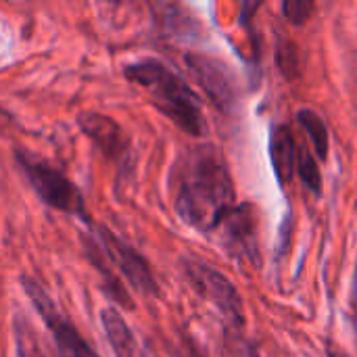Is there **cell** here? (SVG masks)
I'll return each instance as SVG.
<instances>
[{"instance_id": "1", "label": "cell", "mask_w": 357, "mask_h": 357, "mask_svg": "<svg viewBox=\"0 0 357 357\" xmlns=\"http://www.w3.org/2000/svg\"><path fill=\"white\" fill-rule=\"evenodd\" d=\"M172 184L178 218L199 232L218 230L236 209L230 169L213 146L190 149L174 167Z\"/></svg>"}, {"instance_id": "2", "label": "cell", "mask_w": 357, "mask_h": 357, "mask_svg": "<svg viewBox=\"0 0 357 357\" xmlns=\"http://www.w3.org/2000/svg\"><path fill=\"white\" fill-rule=\"evenodd\" d=\"M123 75L146 92L151 102L190 136H205L203 107L192 88L157 59H142L123 67Z\"/></svg>"}, {"instance_id": "3", "label": "cell", "mask_w": 357, "mask_h": 357, "mask_svg": "<svg viewBox=\"0 0 357 357\" xmlns=\"http://www.w3.org/2000/svg\"><path fill=\"white\" fill-rule=\"evenodd\" d=\"M15 159H17L21 172L25 174L27 182L36 190V195L48 207L63 211V213L77 215L82 220H88L84 197L65 174H61L50 163H46L25 151H15Z\"/></svg>"}, {"instance_id": "4", "label": "cell", "mask_w": 357, "mask_h": 357, "mask_svg": "<svg viewBox=\"0 0 357 357\" xmlns=\"http://www.w3.org/2000/svg\"><path fill=\"white\" fill-rule=\"evenodd\" d=\"M19 282L29 297L33 310L40 314L42 322L52 335V341L56 345L59 357H98V354L90 347V343L79 335V331L73 326V322L59 312L54 301L48 297V293L40 287L38 280L21 274Z\"/></svg>"}, {"instance_id": "5", "label": "cell", "mask_w": 357, "mask_h": 357, "mask_svg": "<svg viewBox=\"0 0 357 357\" xmlns=\"http://www.w3.org/2000/svg\"><path fill=\"white\" fill-rule=\"evenodd\" d=\"M182 272L186 274L188 282L197 289V293L207 301H211L234 328H241L245 324L243 299L234 289V284L222 272L190 257L182 259Z\"/></svg>"}, {"instance_id": "6", "label": "cell", "mask_w": 357, "mask_h": 357, "mask_svg": "<svg viewBox=\"0 0 357 357\" xmlns=\"http://www.w3.org/2000/svg\"><path fill=\"white\" fill-rule=\"evenodd\" d=\"M90 234L94 236L96 245L105 253L111 268H117L119 274L128 280V284L136 293H140L144 297L159 293L157 280L151 272V266L146 264V259L136 249H132L126 241H121L117 234H113L105 226H94L90 230Z\"/></svg>"}, {"instance_id": "7", "label": "cell", "mask_w": 357, "mask_h": 357, "mask_svg": "<svg viewBox=\"0 0 357 357\" xmlns=\"http://www.w3.org/2000/svg\"><path fill=\"white\" fill-rule=\"evenodd\" d=\"M186 63L201 88L209 94V98L222 111H230L236 102V88L228 67L222 61L205 54H188Z\"/></svg>"}, {"instance_id": "8", "label": "cell", "mask_w": 357, "mask_h": 357, "mask_svg": "<svg viewBox=\"0 0 357 357\" xmlns=\"http://www.w3.org/2000/svg\"><path fill=\"white\" fill-rule=\"evenodd\" d=\"M224 245L230 253L257 264V238H255V215L249 205L236 207L224 222Z\"/></svg>"}, {"instance_id": "9", "label": "cell", "mask_w": 357, "mask_h": 357, "mask_svg": "<svg viewBox=\"0 0 357 357\" xmlns=\"http://www.w3.org/2000/svg\"><path fill=\"white\" fill-rule=\"evenodd\" d=\"M100 324L105 328V335L117 357H144L142 349L138 347V341L128 326L126 318L115 307H105L100 312Z\"/></svg>"}, {"instance_id": "10", "label": "cell", "mask_w": 357, "mask_h": 357, "mask_svg": "<svg viewBox=\"0 0 357 357\" xmlns=\"http://www.w3.org/2000/svg\"><path fill=\"white\" fill-rule=\"evenodd\" d=\"M82 245H84V249H86L88 259L92 261V266H94V268L98 270V274L102 276V289H105V293L111 295L121 307L132 310L134 303H132V299H130L126 287L121 284L119 276H115V274L111 272V264L107 261L105 253H102L100 247L96 245V241H94V236L90 234V230H88V232H82Z\"/></svg>"}, {"instance_id": "11", "label": "cell", "mask_w": 357, "mask_h": 357, "mask_svg": "<svg viewBox=\"0 0 357 357\" xmlns=\"http://www.w3.org/2000/svg\"><path fill=\"white\" fill-rule=\"evenodd\" d=\"M79 128L86 132L88 138H92L102 153L111 157H119L123 151V136L119 126L109 119L107 115H96V113H86L79 115Z\"/></svg>"}, {"instance_id": "12", "label": "cell", "mask_w": 357, "mask_h": 357, "mask_svg": "<svg viewBox=\"0 0 357 357\" xmlns=\"http://www.w3.org/2000/svg\"><path fill=\"white\" fill-rule=\"evenodd\" d=\"M270 153H272V163L276 178L282 186H287L297 169V144L293 138V132L287 126H278L272 134L270 142Z\"/></svg>"}, {"instance_id": "13", "label": "cell", "mask_w": 357, "mask_h": 357, "mask_svg": "<svg viewBox=\"0 0 357 357\" xmlns=\"http://www.w3.org/2000/svg\"><path fill=\"white\" fill-rule=\"evenodd\" d=\"M297 119L310 134L316 155L320 159H326L328 157V130H326V123L322 121V117L312 109H301L297 113Z\"/></svg>"}, {"instance_id": "14", "label": "cell", "mask_w": 357, "mask_h": 357, "mask_svg": "<svg viewBox=\"0 0 357 357\" xmlns=\"http://www.w3.org/2000/svg\"><path fill=\"white\" fill-rule=\"evenodd\" d=\"M13 333H15L17 357H46L42 347H40V341H38L31 324L21 314H17L13 318Z\"/></svg>"}, {"instance_id": "15", "label": "cell", "mask_w": 357, "mask_h": 357, "mask_svg": "<svg viewBox=\"0 0 357 357\" xmlns=\"http://www.w3.org/2000/svg\"><path fill=\"white\" fill-rule=\"evenodd\" d=\"M297 174L305 182L307 188H312L314 192L322 190V174H320V167H318V163H316V159H314V155L310 151H299V155H297Z\"/></svg>"}, {"instance_id": "16", "label": "cell", "mask_w": 357, "mask_h": 357, "mask_svg": "<svg viewBox=\"0 0 357 357\" xmlns=\"http://www.w3.org/2000/svg\"><path fill=\"white\" fill-rule=\"evenodd\" d=\"M314 2H307V0H287L282 4V10L287 15V19L295 25H303L312 19V13H314Z\"/></svg>"}, {"instance_id": "17", "label": "cell", "mask_w": 357, "mask_h": 357, "mask_svg": "<svg viewBox=\"0 0 357 357\" xmlns=\"http://www.w3.org/2000/svg\"><path fill=\"white\" fill-rule=\"evenodd\" d=\"M234 357H259L251 347H247L245 343L243 345H238L236 349H234Z\"/></svg>"}, {"instance_id": "18", "label": "cell", "mask_w": 357, "mask_h": 357, "mask_svg": "<svg viewBox=\"0 0 357 357\" xmlns=\"http://www.w3.org/2000/svg\"><path fill=\"white\" fill-rule=\"evenodd\" d=\"M328 357H349L347 354H343V351H339V349H331L328 351Z\"/></svg>"}, {"instance_id": "19", "label": "cell", "mask_w": 357, "mask_h": 357, "mask_svg": "<svg viewBox=\"0 0 357 357\" xmlns=\"http://www.w3.org/2000/svg\"><path fill=\"white\" fill-rule=\"evenodd\" d=\"M354 301L357 305V268H356V278H354Z\"/></svg>"}]
</instances>
